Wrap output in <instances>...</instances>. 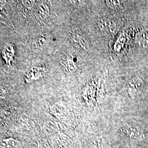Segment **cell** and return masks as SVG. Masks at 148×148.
Returning a JSON list of instances; mask_svg holds the SVG:
<instances>
[{
    "label": "cell",
    "mask_w": 148,
    "mask_h": 148,
    "mask_svg": "<svg viewBox=\"0 0 148 148\" xmlns=\"http://www.w3.org/2000/svg\"><path fill=\"white\" fill-rule=\"evenodd\" d=\"M68 37L75 47L85 51L89 48V43L79 29H71L68 32Z\"/></svg>",
    "instance_id": "1"
},
{
    "label": "cell",
    "mask_w": 148,
    "mask_h": 148,
    "mask_svg": "<svg viewBox=\"0 0 148 148\" xmlns=\"http://www.w3.org/2000/svg\"><path fill=\"white\" fill-rule=\"evenodd\" d=\"M76 58L75 55L70 52H65L60 58V63L65 70L69 73L74 72L76 70L75 62Z\"/></svg>",
    "instance_id": "2"
},
{
    "label": "cell",
    "mask_w": 148,
    "mask_h": 148,
    "mask_svg": "<svg viewBox=\"0 0 148 148\" xmlns=\"http://www.w3.org/2000/svg\"><path fill=\"white\" fill-rule=\"evenodd\" d=\"M98 25L101 32L106 35L113 34L116 30V26L115 22L109 18H101L98 19Z\"/></svg>",
    "instance_id": "3"
},
{
    "label": "cell",
    "mask_w": 148,
    "mask_h": 148,
    "mask_svg": "<svg viewBox=\"0 0 148 148\" xmlns=\"http://www.w3.org/2000/svg\"><path fill=\"white\" fill-rule=\"evenodd\" d=\"M136 41L139 47H148V29H145L139 32L136 35Z\"/></svg>",
    "instance_id": "4"
},
{
    "label": "cell",
    "mask_w": 148,
    "mask_h": 148,
    "mask_svg": "<svg viewBox=\"0 0 148 148\" xmlns=\"http://www.w3.org/2000/svg\"><path fill=\"white\" fill-rule=\"evenodd\" d=\"M143 86L142 81L140 79L135 77L128 82L127 85V90L130 93H133L134 92L136 93L140 90Z\"/></svg>",
    "instance_id": "5"
},
{
    "label": "cell",
    "mask_w": 148,
    "mask_h": 148,
    "mask_svg": "<svg viewBox=\"0 0 148 148\" xmlns=\"http://www.w3.org/2000/svg\"><path fill=\"white\" fill-rule=\"evenodd\" d=\"M1 147L2 148H21V143L14 138H7L2 140Z\"/></svg>",
    "instance_id": "6"
},
{
    "label": "cell",
    "mask_w": 148,
    "mask_h": 148,
    "mask_svg": "<svg viewBox=\"0 0 148 148\" xmlns=\"http://www.w3.org/2000/svg\"><path fill=\"white\" fill-rule=\"evenodd\" d=\"M48 13L49 10L47 5L42 3L39 6L38 9V13L41 18L45 17L48 14Z\"/></svg>",
    "instance_id": "7"
},
{
    "label": "cell",
    "mask_w": 148,
    "mask_h": 148,
    "mask_svg": "<svg viewBox=\"0 0 148 148\" xmlns=\"http://www.w3.org/2000/svg\"><path fill=\"white\" fill-rule=\"evenodd\" d=\"M106 3L112 9H117L121 6V1H106Z\"/></svg>",
    "instance_id": "8"
},
{
    "label": "cell",
    "mask_w": 148,
    "mask_h": 148,
    "mask_svg": "<svg viewBox=\"0 0 148 148\" xmlns=\"http://www.w3.org/2000/svg\"><path fill=\"white\" fill-rule=\"evenodd\" d=\"M104 143L101 139H97L93 142L92 148H106Z\"/></svg>",
    "instance_id": "9"
},
{
    "label": "cell",
    "mask_w": 148,
    "mask_h": 148,
    "mask_svg": "<svg viewBox=\"0 0 148 148\" xmlns=\"http://www.w3.org/2000/svg\"><path fill=\"white\" fill-rule=\"evenodd\" d=\"M24 5L27 6V7H31L33 3L34 2V1H23Z\"/></svg>",
    "instance_id": "10"
}]
</instances>
